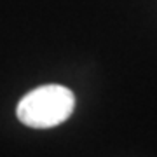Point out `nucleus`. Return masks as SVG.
<instances>
[{"label":"nucleus","mask_w":157,"mask_h":157,"mask_svg":"<svg viewBox=\"0 0 157 157\" xmlns=\"http://www.w3.org/2000/svg\"><path fill=\"white\" fill-rule=\"evenodd\" d=\"M75 108V96L59 84L40 86L25 94L17 103L16 115L28 128L47 129L65 122Z\"/></svg>","instance_id":"f257e3e1"}]
</instances>
